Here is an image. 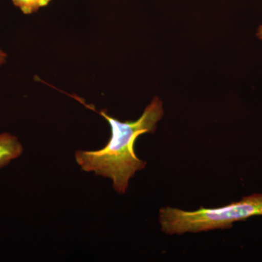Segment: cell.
Instances as JSON below:
<instances>
[{
    "label": "cell",
    "instance_id": "cell-4",
    "mask_svg": "<svg viewBox=\"0 0 262 262\" xmlns=\"http://www.w3.org/2000/svg\"><path fill=\"white\" fill-rule=\"evenodd\" d=\"M51 0H13L15 7L24 14H32L42 7L47 6Z\"/></svg>",
    "mask_w": 262,
    "mask_h": 262
},
{
    "label": "cell",
    "instance_id": "cell-1",
    "mask_svg": "<svg viewBox=\"0 0 262 262\" xmlns=\"http://www.w3.org/2000/svg\"><path fill=\"white\" fill-rule=\"evenodd\" d=\"M98 113L110 124L111 138L103 149L76 151V162L83 171L94 172L96 175L112 179L114 189L125 194L130 179L146 165V162L136 156V139L142 134H153L156 130L157 123L164 115L163 102L159 98H153L136 121H119L110 116L106 110Z\"/></svg>",
    "mask_w": 262,
    "mask_h": 262
},
{
    "label": "cell",
    "instance_id": "cell-2",
    "mask_svg": "<svg viewBox=\"0 0 262 262\" xmlns=\"http://www.w3.org/2000/svg\"><path fill=\"white\" fill-rule=\"evenodd\" d=\"M256 215H262V194L258 193L221 208L201 207L198 211H186L165 207L160 208L159 221L164 233L183 234L231 229L235 222Z\"/></svg>",
    "mask_w": 262,
    "mask_h": 262
},
{
    "label": "cell",
    "instance_id": "cell-6",
    "mask_svg": "<svg viewBox=\"0 0 262 262\" xmlns=\"http://www.w3.org/2000/svg\"><path fill=\"white\" fill-rule=\"evenodd\" d=\"M256 36H257L258 39L262 40V24L258 27L257 32H256Z\"/></svg>",
    "mask_w": 262,
    "mask_h": 262
},
{
    "label": "cell",
    "instance_id": "cell-3",
    "mask_svg": "<svg viewBox=\"0 0 262 262\" xmlns=\"http://www.w3.org/2000/svg\"><path fill=\"white\" fill-rule=\"evenodd\" d=\"M22 152L23 146L17 137L8 133L0 134V168L20 157Z\"/></svg>",
    "mask_w": 262,
    "mask_h": 262
},
{
    "label": "cell",
    "instance_id": "cell-5",
    "mask_svg": "<svg viewBox=\"0 0 262 262\" xmlns=\"http://www.w3.org/2000/svg\"><path fill=\"white\" fill-rule=\"evenodd\" d=\"M7 55L3 50L0 49V66L3 64L6 61Z\"/></svg>",
    "mask_w": 262,
    "mask_h": 262
}]
</instances>
